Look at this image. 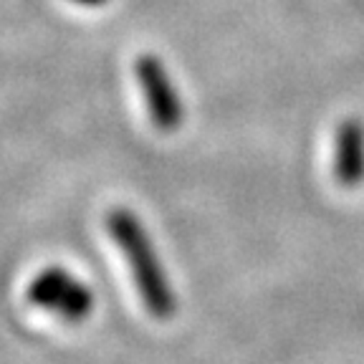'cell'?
I'll list each match as a JSON object with an SVG mask.
<instances>
[{
  "label": "cell",
  "mask_w": 364,
  "mask_h": 364,
  "mask_svg": "<svg viewBox=\"0 0 364 364\" xmlns=\"http://www.w3.org/2000/svg\"><path fill=\"white\" fill-rule=\"evenodd\" d=\"M107 228L114 243L119 245L127 263H129L132 279H134L136 291L142 296L144 309L154 318H162V321L175 316V291H172L170 279H167L165 268L159 263L152 240H149L139 218L134 213L124 210V208H117V210H112L107 215Z\"/></svg>",
  "instance_id": "6da1fadb"
},
{
  "label": "cell",
  "mask_w": 364,
  "mask_h": 364,
  "mask_svg": "<svg viewBox=\"0 0 364 364\" xmlns=\"http://www.w3.org/2000/svg\"><path fill=\"white\" fill-rule=\"evenodd\" d=\"M26 296L33 306L43 309L63 321H71V324L84 321L94 311V294L89 286L58 266L41 271L31 281Z\"/></svg>",
  "instance_id": "7a4b0ae2"
},
{
  "label": "cell",
  "mask_w": 364,
  "mask_h": 364,
  "mask_svg": "<svg viewBox=\"0 0 364 364\" xmlns=\"http://www.w3.org/2000/svg\"><path fill=\"white\" fill-rule=\"evenodd\" d=\"M136 79L147 97V109L152 114V122L157 129L172 132L182 122V107L177 102V94L170 84L165 66L154 56L136 58Z\"/></svg>",
  "instance_id": "3957f363"
},
{
  "label": "cell",
  "mask_w": 364,
  "mask_h": 364,
  "mask_svg": "<svg viewBox=\"0 0 364 364\" xmlns=\"http://www.w3.org/2000/svg\"><path fill=\"white\" fill-rule=\"evenodd\" d=\"M334 177L347 190L364 182V124L359 119H344L336 127Z\"/></svg>",
  "instance_id": "277c9868"
}]
</instances>
